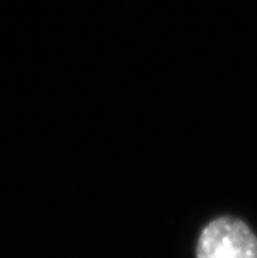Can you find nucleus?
Returning a JSON list of instances; mask_svg holds the SVG:
<instances>
[{"label":"nucleus","mask_w":257,"mask_h":258,"mask_svg":"<svg viewBox=\"0 0 257 258\" xmlns=\"http://www.w3.org/2000/svg\"><path fill=\"white\" fill-rule=\"evenodd\" d=\"M197 258H257V237L240 219L222 216L199 235Z\"/></svg>","instance_id":"nucleus-1"}]
</instances>
